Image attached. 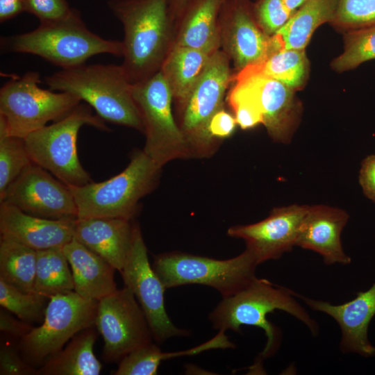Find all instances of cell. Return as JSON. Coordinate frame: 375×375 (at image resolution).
I'll return each instance as SVG.
<instances>
[{"mask_svg":"<svg viewBox=\"0 0 375 375\" xmlns=\"http://www.w3.org/2000/svg\"><path fill=\"white\" fill-rule=\"evenodd\" d=\"M36 260V250L1 235L0 278L24 292L33 291Z\"/></svg>","mask_w":375,"mask_h":375,"instance_id":"4316f807","label":"cell"},{"mask_svg":"<svg viewBox=\"0 0 375 375\" xmlns=\"http://www.w3.org/2000/svg\"><path fill=\"white\" fill-rule=\"evenodd\" d=\"M24 2L26 12L35 16L40 23L59 20L72 10L67 0H24Z\"/></svg>","mask_w":375,"mask_h":375,"instance_id":"8d00e7d4","label":"cell"},{"mask_svg":"<svg viewBox=\"0 0 375 375\" xmlns=\"http://www.w3.org/2000/svg\"><path fill=\"white\" fill-rule=\"evenodd\" d=\"M50 90L72 94L85 101L104 121L144 133L132 94V83L122 65L83 64L44 78Z\"/></svg>","mask_w":375,"mask_h":375,"instance_id":"7a4b0ae2","label":"cell"},{"mask_svg":"<svg viewBox=\"0 0 375 375\" xmlns=\"http://www.w3.org/2000/svg\"><path fill=\"white\" fill-rule=\"evenodd\" d=\"M40 74L28 72L6 82L0 90V137L24 138L30 133L57 122L80 103L76 96L41 88Z\"/></svg>","mask_w":375,"mask_h":375,"instance_id":"52a82bcc","label":"cell"},{"mask_svg":"<svg viewBox=\"0 0 375 375\" xmlns=\"http://www.w3.org/2000/svg\"><path fill=\"white\" fill-rule=\"evenodd\" d=\"M94 326L103 340L106 362H119L153 339L140 305L126 286L99 301Z\"/></svg>","mask_w":375,"mask_h":375,"instance_id":"7c38bea8","label":"cell"},{"mask_svg":"<svg viewBox=\"0 0 375 375\" xmlns=\"http://www.w3.org/2000/svg\"><path fill=\"white\" fill-rule=\"evenodd\" d=\"M120 274L124 286L133 292L140 305L156 342L188 334V331L176 327L166 312V289L149 261L141 229L136 222H133L131 247Z\"/></svg>","mask_w":375,"mask_h":375,"instance_id":"4fadbf2b","label":"cell"},{"mask_svg":"<svg viewBox=\"0 0 375 375\" xmlns=\"http://www.w3.org/2000/svg\"><path fill=\"white\" fill-rule=\"evenodd\" d=\"M33 162L23 138L0 137V196Z\"/></svg>","mask_w":375,"mask_h":375,"instance_id":"1f68e13d","label":"cell"},{"mask_svg":"<svg viewBox=\"0 0 375 375\" xmlns=\"http://www.w3.org/2000/svg\"><path fill=\"white\" fill-rule=\"evenodd\" d=\"M310 206L291 205L275 208L257 223L230 227L227 234L242 239L259 264L276 260L296 246L301 224Z\"/></svg>","mask_w":375,"mask_h":375,"instance_id":"e0dca14e","label":"cell"},{"mask_svg":"<svg viewBox=\"0 0 375 375\" xmlns=\"http://www.w3.org/2000/svg\"><path fill=\"white\" fill-rule=\"evenodd\" d=\"M98 303L74 290L51 296L42 324L19 340L24 358L31 365L43 364L75 335L94 326Z\"/></svg>","mask_w":375,"mask_h":375,"instance_id":"8fae6325","label":"cell"},{"mask_svg":"<svg viewBox=\"0 0 375 375\" xmlns=\"http://www.w3.org/2000/svg\"><path fill=\"white\" fill-rule=\"evenodd\" d=\"M230 59L222 50L211 54L201 76L181 101L176 103V122L188 144L191 158H208L220 142L211 137L212 117L224 108L226 90L233 79Z\"/></svg>","mask_w":375,"mask_h":375,"instance_id":"9c48e42d","label":"cell"},{"mask_svg":"<svg viewBox=\"0 0 375 375\" xmlns=\"http://www.w3.org/2000/svg\"><path fill=\"white\" fill-rule=\"evenodd\" d=\"M349 218L344 210L325 205L310 206L301 224L296 246L318 253L326 265L349 264L340 235Z\"/></svg>","mask_w":375,"mask_h":375,"instance_id":"ffe728a7","label":"cell"},{"mask_svg":"<svg viewBox=\"0 0 375 375\" xmlns=\"http://www.w3.org/2000/svg\"><path fill=\"white\" fill-rule=\"evenodd\" d=\"M84 125L109 130L105 121L93 114L88 104L80 103L62 119L24 138L32 161L68 186H81L92 182L77 153L78 133Z\"/></svg>","mask_w":375,"mask_h":375,"instance_id":"8992f818","label":"cell"},{"mask_svg":"<svg viewBox=\"0 0 375 375\" xmlns=\"http://www.w3.org/2000/svg\"><path fill=\"white\" fill-rule=\"evenodd\" d=\"M188 1L189 0H169V14L174 24L175 20L181 15Z\"/></svg>","mask_w":375,"mask_h":375,"instance_id":"7bdbcfd3","label":"cell"},{"mask_svg":"<svg viewBox=\"0 0 375 375\" xmlns=\"http://www.w3.org/2000/svg\"><path fill=\"white\" fill-rule=\"evenodd\" d=\"M256 65L262 73L294 92L303 88L309 74V62L305 49H278Z\"/></svg>","mask_w":375,"mask_h":375,"instance_id":"f1b7e54d","label":"cell"},{"mask_svg":"<svg viewBox=\"0 0 375 375\" xmlns=\"http://www.w3.org/2000/svg\"><path fill=\"white\" fill-rule=\"evenodd\" d=\"M258 263L246 249L227 260H217L181 251L156 255L152 267L165 289L198 284L211 287L222 296L235 294L256 278Z\"/></svg>","mask_w":375,"mask_h":375,"instance_id":"ba28073f","label":"cell"},{"mask_svg":"<svg viewBox=\"0 0 375 375\" xmlns=\"http://www.w3.org/2000/svg\"><path fill=\"white\" fill-rule=\"evenodd\" d=\"M375 59V25L345 31L343 52L331 62L338 72L356 68Z\"/></svg>","mask_w":375,"mask_h":375,"instance_id":"4dcf8cb0","label":"cell"},{"mask_svg":"<svg viewBox=\"0 0 375 375\" xmlns=\"http://www.w3.org/2000/svg\"><path fill=\"white\" fill-rule=\"evenodd\" d=\"M94 326L81 331L64 349L49 356L38 375H99L102 365L93 351L97 338Z\"/></svg>","mask_w":375,"mask_h":375,"instance_id":"cb8c5ba5","label":"cell"},{"mask_svg":"<svg viewBox=\"0 0 375 375\" xmlns=\"http://www.w3.org/2000/svg\"><path fill=\"white\" fill-rule=\"evenodd\" d=\"M288 9L294 14L306 0H283Z\"/></svg>","mask_w":375,"mask_h":375,"instance_id":"ee69618b","label":"cell"},{"mask_svg":"<svg viewBox=\"0 0 375 375\" xmlns=\"http://www.w3.org/2000/svg\"><path fill=\"white\" fill-rule=\"evenodd\" d=\"M8 312L4 308L0 310V330L10 337L20 340L28 333L33 327L30 323L15 318Z\"/></svg>","mask_w":375,"mask_h":375,"instance_id":"ab89813d","label":"cell"},{"mask_svg":"<svg viewBox=\"0 0 375 375\" xmlns=\"http://www.w3.org/2000/svg\"><path fill=\"white\" fill-rule=\"evenodd\" d=\"M132 94L144 126V152L161 167L175 159L191 158L172 113V93L162 72L132 84Z\"/></svg>","mask_w":375,"mask_h":375,"instance_id":"30bf717a","label":"cell"},{"mask_svg":"<svg viewBox=\"0 0 375 375\" xmlns=\"http://www.w3.org/2000/svg\"><path fill=\"white\" fill-rule=\"evenodd\" d=\"M232 81V88L257 104L262 115V124L271 138L277 142L290 143L301 110L295 92L262 73L256 65L238 72Z\"/></svg>","mask_w":375,"mask_h":375,"instance_id":"5bb4252c","label":"cell"},{"mask_svg":"<svg viewBox=\"0 0 375 375\" xmlns=\"http://www.w3.org/2000/svg\"><path fill=\"white\" fill-rule=\"evenodd\" d=\"M162 167L143 150L136 151L119 174L99 183L69 186L78 210V219L92 217L133 219L139 201L156 187Z\"/></svg>","mask_w":375,"mask_h":375,"instance_id":"5b68a950","label":"cell"},{"mask_svg":"<svg viewBox=\"0 0 375 375\" xmlns=\"http://www.w3.org/2000/svg\"><path fill=\"white\" fill-rule=\"evenodd\" d=\"M253 10L258 25L269 36L277 33L293 15L283 0H256Z\"/></svg>","mask_w":375,"mask_h":375,"instance_id":"e575fe53","label":"cell"},{"mask_svg":"<svg viewBox=\"0 0 375 375\" xmlns=\"http://www.w3.org/2000/svg\"><path fill=\"white\" fill-rule=\"evenodd\" d=\"M159 347L155 344L139 347L125 356L119 362L114 375H155L160 362L157 358Z\"/></svg>","mask_w":375,"mask_h":375,"instance_id":"836d02e7","label":"cell"},{"mask_svg":"<svg viewBox=\"0 0 375 375\" xmlns=\"http://www.w3.org/2000/svg\"><path fill=\"white\" fill-rule=\"evenodd\" d=\"M49 219H76L78 210L69 186L33 162L0 196V203Z\"/></svg>","mask_w":375,"mask_h":375,"instance_id":"9a60e30c","label":"cell"},{"mask_svg":"<svg viewBox=\"0 0 375 375\" xmlns=\"http://www.w3.org/2000/svg\"><path fill=\"white\" fill-rule=\"evenodd\" d=\"M236 125L235 117L224 108L212 117L208 131L212 138L220 142L222 140L231 136Z\"/></svg>","mask_w":375,"mask_h":375,"instance_id":"f35d334b","label":"cell"},{"mask_svg":"<svg viewBox=\"0 0 375 375\" xmlns=\"http://www.w3.org/2000/svg\"><path fill=\"white\" fill-rule=\"evenodd\" d=\"M331 24L344 31L375 25V0H338Z\"/></svg>","mask_w":375,"mask_h":375,"instance_id":"d6a6232c","label":"cell"},{"mask_svg":"<svg viewBox=\"0 0 375 375\" xmlns=\"http://www.w3.org/2000/svg\"><path fill=\"white\" fill-rule=\"evenodd\" d=\"M210 56L191 48L172 47L160 71L176 103L183 101L189 94L205 71Z\"/></svg>","mask_w":375,"mask_h":375,"instance_id":"484cf974","label":"cell"},{"mask_svg":"<svg viewBox=\"0 0 375 375\" xmlns=\"http://www.w3.org/2000/svg\"><path fill=\"white\" fill-rule=\"evenodd\" d=\"M294 297L292 290L256 277L235 294L222 297L210 313L209 319L214 328L223 332L232 330L240 333L243 325L262 328L267 340L258 357L260 361L271 356L277 347L276 328L267 319V315L276 310L285 311L300 320L312 335L318 333L317 322Z\"/></svg>","mask_w":375,"mask_h":375,"instance_id":"277c9868","label":"cell"},{"mask_svg":"<svg viewBox=\"0 0 375 375\" xmlns=\"http://www.w3.org/2000/svg\"><path fill=\"white\" fill-rule=\"evenodd\" d=\"M49 298L36 292H24L0 278V305L28 322L43 321Z\"/></svg>","mask_w":375,"mask_h":375,"instance_id":"f546056e","label":"cell"},{"mask_svg":"<svg viewBox=\"0 0 375 375\" xmlns=\"http://www.w3.org/2000/svg\"><path fill=\"white\" fill-rule=\"evenodd\" d=\"M1 47L6 52L38 56L62 69L85 64L97 54L123 55L122 42L106 40L92 32L75 8L65 17L40 23L31 31L1 38Z\"/></svg>","mask_w":375,"mask_h":375,"instance_id":"3957f363","label":"cell"},{"mask_svg":"<svg viewBox=\"0 0 375 375\" xmlns=\"http://www.w3.org/2000/svg\"><path fill=\"white\" fill-rule=\"evenodd\" d=\"M63 247L37 251L33 291L48 298L73 291L72 270Z\"/></svg>","mask_w":375,"mask_h":375,"instance_id":"83f0119b","label":"cell"},{"mask_svg":"<svg viewBox=\"0 0 375 375\" xmlns=\"http://www.w3.org/2000/svg\"><path fill=\"white\" fill-rule=\"evenodd\" d=\"M75 221L39 217L15 206L0 203L1 235L36 251L63 247L74 237Z\"/></svg>","mask_w":375,"mask_h":375,"instance_id":"d6986e66","label":"cell"},{"mask_svg":"<svg viewBox=\"0 0 375 375\" xmlns=\"http://www.w3.org/2000/svg\"><path fill=\"white\" fill-rule=\"evenodd\" d=\"M359 183L364 194L375 202V154L369 155L362 160Z\"/></svg>","mask_w":375,"mask_h":375,"instance_id":"60d3db41","label":"cell"},{"mask_svg":"<svg viewBox=\"0 0 375 375\" xmlns=\"http://www.w3.org/2000/svg\"><path fill=\"white\" fill-rule=\"evenodd\" d=\"M224 0H189L174 22L173 46L209 55L220 48L219 12Z\"/></svg>","mask_w":375,"mask_h":375,"instance_id":"7402d4cb","label":"cell"},{"mask_svg":"<svg viewBox=\"0 0 375 375\" xmlns=\"http://www.w3.org/2000/svg\"><path fill=\"white\" fill-rule=\"evenodd\" d=\"M63 251L72 269L74 290L77 294L99 301L118 290L115 281V268L74 237L63 247Z\"/></svg>","mask_w":375,"mask_h":375,"instance_id":"603a6c76","label":"cell"},{"mask_svg":"<svg viewBox=\"0 0 375 375\" xmlns=\"http://www.w3.org/2000/svg\"><path fill=\"white\" fill-rule=\"evenodd\" d=\"M218 24L220 47L238 72L261 64L272 53L278 50L272 36L258 25L250 0H224Z\"/></svg>","mask_w":375,"mask_h":375,"instance_id":"2e32d148","label":"cell"},{"mask_svg":"<svg viewBox=\"0 0 375 375\" xmlns=\"http://www.w3.org/2000/svg\"><path fill=\"white\" fill-rule=\"evenodd\" d=\"M312 310L324 312L339 325L342 337L340 348L343 353H356L364 357L375 356V346L368 338V327L375 315V283L355 299L341 305L305 297L292 291Z\"/></svg>","mask_w":375,"mask_h":375,"instance_id":"ac0fdd59","label":"cell"},{"mask_svg":"<svg viewBox=\"0 0 375 375\" xmlns=\"http://www.w3.org/2000/svg\"><path fill=\"white\" fill-rule=\"evenodd\" d=\"M124 36L121 65L129 81H142L160 70L174 43L169 0H110Z\"/></svg>","mask_w":375,"mask_h":375,"instance_id":"6da1fadb","label":"cell"},{"mask_svg":"<svg viewBox=\"0 0 375 375\" xmlns=\"http://www.w3.org/2000/svg\"><path fill=\"white\" fill-rule=\"evenodd\" d=\"M227 102L233 111L237 124L244 130L262 124V115L257 104L247 95L232 88Z\"/></svg>","mask_w":375,"mask_h":375,"instance_id":"d590c367","label":"cell"},{"mask_svg":"<svg viewBox=\"0 0 375 375\" xmlns=\"http://www.w3.org/2000/svg\"><path fill=\"white\" fill-rule=\"evenodd\" d=\"M1 375H38V369L26 361L18 346L1 345L0 349Z\"/></svg>","mask_w":375,"mask_h":375,"instance_id":"74e56055","label":"cell"},{"mask_svg":"<svg viewBox=\"0 0 375 375\" xmlns=\"http://www.w3.org/2000/svg\"><path fill=\"white\" fill-rule=\"evenodd\" d=\"M131 221L112 217L77 218L74 238L120 272L132 244Z\"/></svg>","mask_w":375,"mask_h":375,"instance_id":"44dd1931","label":"cell"},{"mask_svg":"<svg viewBox=\"0 0 375 375\" xmlns=\"http://www.w3.org/2000/svg\"><path fill=\"white\" fill-rule=\"evenodd\" d=\"M24 12H26L24 0H0L1 23Z\"/></svg>","mask_w":375,"mask_h":375,"instance_id":"b9f144b4","label":"cell"},{"mask_svg":"<svg viewBox=\"0 0 375 375\" xmlns=\"http://www.w3.org/2000/svg\"><path fill=\"white\" fill-rule=\"evenodd\" d=\"M338 0H306L274 35L278 49H305L315 31L333 21Z\"/></svg>","mask_w":375,"mask_h":375,"instance_id":"d4e9b609","label":"cell"}]
</instances>
